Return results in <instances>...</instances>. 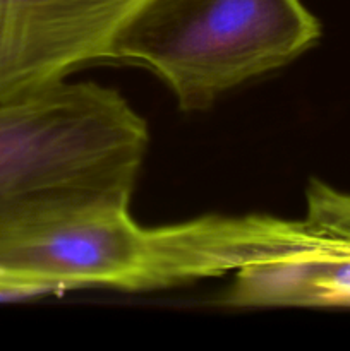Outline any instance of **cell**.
<instances>
[{"label":"cell","instance_id":"cell-1","mask_svg":"<svg viewBox=\"0 0 350 351\" xmlns=\"http://www.w3.org/2000/svg\"><path fill=\"white\" fill-rule=\"evenodd\" d=\"M319 243L305 219L206 216L146 228L129 206H91L0 221V285L43 295L84 287L154 290L239 273Z\"/></svg>","mask_w":350,"mask_h":351},{"label":"cell","instance_id":"cell-2","mask_svg":"<svg viewBox=\"0 0 350 351\" xmlns=\"http://www.w3.org/2000/svg\"><path fill=\"white\" fill-rule=\"evenodd\" d=\"M146 122L113 89L67 77L0 105V221L129 206Z\"/></svg>","mask_w":350,"mask_h":351},{"label":"cell","instance_id":"cell-3","mask_svg":"<svg viewBox=\"0 0 350 351\" xmlns=\"http://www.w3.org/2000/svg\"><path fill=\"white\" fill-rule=\"evenodd\" d=\"M321 26L301 0H141L120 23L105 60L150 69L185 112L290 64Z\"/></svg>","mask_w":350,"mask_h":351},{"label":"cell","instance_id":"cell-4","mask_svg":"<svg viewBox=\"0 0 350 351\" xmlns=\"http://www.w3.org/2000/svg\"><path fill=\"white\" fill-rule=\"evenodd\" d=\"M141 0H0V105L105 60Z\"/></svg>","mask_w":350,"mask_h":351},{"label":"cell","instance_id":"cell-5","mask_svg":"<svg viewBox=\"0 0 350 351\" xmlns=\"http://www.w3.org/2000/svg\"><path fill=\"white\" fill-rule=\"evenodd\" d=\"M233 307H350V254L318 249L246 267L229 298Z\"/></svg>","mask_w":350,"mask_h":351},{"label":"cell","instance_id":"cell-6","mask_svg":"<svg viewBox=\"0 0 350 351\" xmlns=\"http://www.w3.org/2000/svg\"><path fill=\"white\" fill-rule=\"evenodd\" d=\"M305 223L335 249L350 254V194L319 180L307 187Z\"/></svg>","mask_w":350,"mask_h":351},{"label":"cell","instance_id":"cell-7","mask_svg":"<svg viewBox=\"0 0 350 351\" xmlns=\"http://www.w3.org/2000/svg\"><path fill=\"white\" fill-rule=\"evenodd\" d=\"M40 297H45V295L40 293V291L0 285V304H14V302L34 300V298H40Z\"/></svg>","mask_w":350,"mask_h":351}]
</instances>
